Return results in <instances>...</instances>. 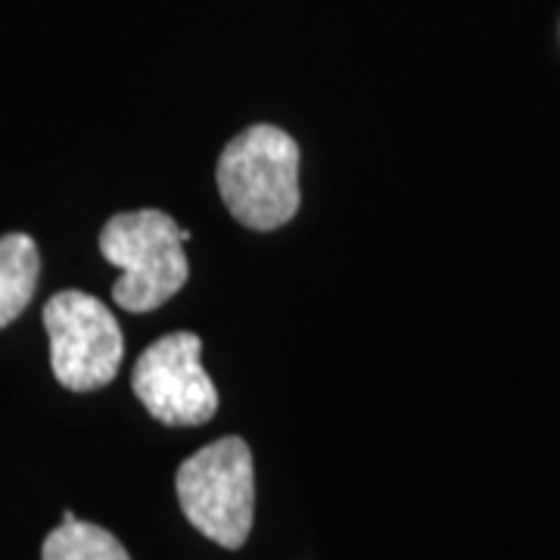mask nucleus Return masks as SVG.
Returning <instances> with one entry per match:
<instances>
[{
    "mask_svg": "<svg viewBox=\"0 0 560 560\" xmlns=\"http://www.w3.org/2000/svg\"><path fill=\"white\" fill-rule=\"evenodd\" d=\"M219 194L253 231H278L300 212V147L275 125H253L221 150Z\"/></svg>",
    "mask_w": 560,
    "mask_h": 560,
    "instance_id": "nucleus-1",
    "label": "nucleus"
},
{
    "mask_svg": "<svg viewBox=\"0 0 560 560\" xmlns=\"http://www.w3.org/2000/svg\"><path fill=\"white\" fill-rule=\"evenodd\" d=\"M184 243H190V231L160 209L113 215L101 231L103 259L121 271L113 302L125 312L165 305L190 278Z\"/></svg>",
    "mask_w": 560,
    "mask_h": 560,
    "instance_id": "nucleus-2",
    "label": "nucleus"
},
{
    "mask_svg": "<svg viewBox=\"0 0 560 560\" xmlns=\"http://www.w3.org/2000/svg\"><path fill=\"white\" fill-rule=\"evenodd\" d=\"M178 501L184 517L221 548H243L256 514L253 452L241 436H224L200 448L178 467Z\"/></svg>",
    "mask_w": 560,
    "mask_h": 560,
    "instance_id": "nucleus-3",
    "label": "nucleus"
},
{
    "mask_svg": "<svg viewBox=\"0 0 560 560\" xmlns=\"http://www.w3.org/2000/svg\"><path fill=\"white\" fill-rule=\"evenodd\" d=\"M54 377L72 393H94L116 381L125 340L116 315L97 296L62 290L44 305Z\"/></svg>",
    "mask_w": 560,
    "mask_h": 560,
    "instance_id": "nucleus-4",
    "label": "nucleus"
},
{
    "mask_svg": "<svg viewBox=\"0 0 560 560\" xmlns=\"http://www.w3.org/2000/svg\"><path fill=\"white\" fill-rule=\"evenodd\" d=\"M202 340L190 330L168 334L143 349L131 389L165 427H200L219 411V389L202 368Z\"/></svg>",
    "mask_w": 560,
    "mask_h": 560,
    "instance_id": "nucleus-5",
    "label": "nucleus"
},
{
    "mask_svg": "<svg viewBox=\"0 0 560 560\" xmlns=\"http://www.w3.org/2000/svg\"><path fill=\"white\" fill-rule=\"evenodd\" d=\"M40 256L28 234L0 237V327L16 320L35 296Z\"/></svg>",
    "mask_w": 560,
    "mask_h": 560,
    "instance_id": "nucleus-6",
    "label": "nucleus"
},
{
    "mask_svg": "<svg viewBox=\"0 0 560 560\" xmlns=\"http://www.w3.org/2000/svg\"><path fill=\"white\" fill-rule=\"evenodd\" d=\"M40 560H131L125 545H121L109 529L97 523H62L57 526L47 541Z\"/></svg>",
    "mask_w": 560,
    "mask_h": 560,
    "instance_id": "nucleus-7",
    "label": "nucleus"
}]
</instances>
